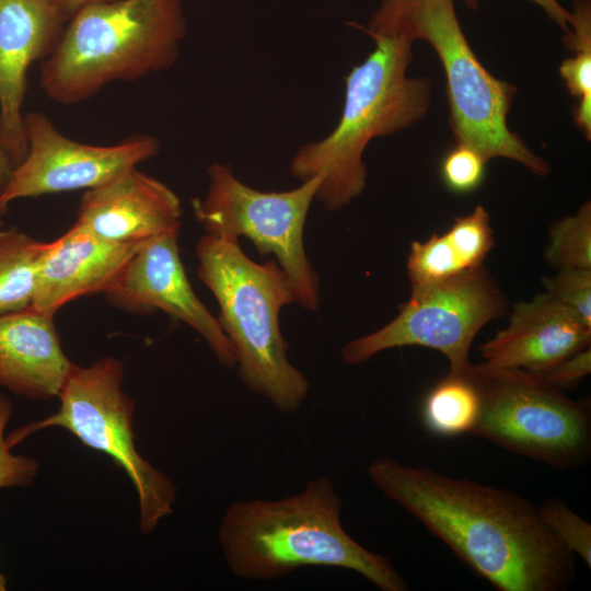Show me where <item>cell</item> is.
<instances>
[{
  "instance_id": "d4e9b609",
  "label": "cell",
  "mask_w": 591,
  "mask_h": 591,
  "mask_svg": "<svg viewBox=\"0 0 591 591\" xmlns=\"http://www.w3.org/2000/svg\"><path fill=\"white\" fill-rule=\"evenodd\" d=\"M486 163L487 161L473 148L455 143L441 161L440 176L449 190L468 194L482 185Z\"/></svg>"
},
{
  "instance_id": "f1b7e54d",
  "label": "cell",
  "mask_w": 591,
  "mask_h": 591,
  "mask_svg": "<svg viewBox=\"0 0 591 591\" xmlns=\"http://www.w3.org/2000/svg\"><path fill=\"white\" fill-rule=\"evenodd\" d=\"M15 164L0 141V195L5 188Z\"/></svg>"
},
{
  "instance_id": "30bf717a",
  "label": "cell",
  "mask_w": 591,
  "mask_h": 591,
  "mask_svg": "<svg viewBox=\"0 0 591 591\" xmlns=\"http://www.w3.org/2000/svg\"><path fill=\"white\" fill-rule=\"evenodd\" d=\"M501 289L483 266L459 276L412 288L398 314L380 329L348 341L341 357L358 364L397 347L422 346L440 351L451 373L470 364L471 345L480 328L506 313Z\"/></svg>"
},
{
  "instance_id": "8992f818",
  "label": "cell",
  "mask_w": 591,
  "mask_h": 591,
  "mask_svg": "<svg viewBox=\"0 0 591 591\" xmlns=\"http://www.w3.org/2000/svg\"><path fill=\"white\" fill-rule=\"evenodd\" d=\"M363 30L370 36L409 44L426 40L433 48L445 77L455 143L473 148L487 162L505 158L535 175L549 173L547 161L509 129L517 88L494 77L479 61L461 27L454 0H382Z\"/></svg>"
},
{
  "instance_id": "3957f363",
  "label": "cell",
  "mask_w": 591,
  "mask_h": 591,
  "mask_svg": "<svg viewBox=\"0 0 591 591\" xmlns=\"http://www.w3.org/2000/svg\"><path fill=\"white\" fill-rule=\"evenodd\" d=\"M371 37L374 49L345 77L338 124L323 139L302 144L289 163L300 182L321 178L315 200L329 211L345 208L364 190L368 144L418 123L431 105V81L407 74L413 44Z\"/></svg>"
},
{
  "instance_id": "484cf974",
  "label": "cell",
  "mask_w": 591,
  "mask_h": 591,
  "mask_svg": "<svg viewBox=\"0 0 591 591\" xmlns=\"http://www.w3.org/2000/svg\"><path fill=\"white\" fill-rule=\"evenodd\" d=\"M12 415V404L0 394V489L28 486L38 474L39 463L18 455L7 442L5 428Z\"/></svg>"
},
{
  "instance_id": "1f68e13d",
  "label": "cell",
  "mask_w": 591,
  "mask_h": 591,
  "mask_svg": "<svg viewBox=\"0 0 591 591\" xmlns=\"http://www.w3.org/2000/svg\"><path fill=\"white\" fill-rule=\"evenodd\" d=\"M5 213H7V209L0 207V228H2L4 223Z\"/></svg>"
},
{
  "instance_id": "7402d4cb",
  "label": "cell",
  "mask_w": 591,
  "mask_h": 591,
  "mask_svg": "<svg viewBox=\"0 0 591 591\" xmlns=\"http://www.w3.org/2000/svg\"><path fill=\"white\" fill-rule=\"evenodd\" d=\"M546 260L560 269H591V204L584 202L571 216L555 221L548 230Z\"/></svg>"
},
{
  "instance_id": "7a4b0ae2",
  "label": "cell",
  "mask_w": 591,
  "mask_h": 591,
  "mask_svg": "<svg viewBox=\"0 0 591 591\" xmlns=\"http://www.w3.org/2000/svg\"><path fill=\"white\" fill-rule=\"evenodd\" d=\"M341 508L334 483L322 475L283 498L233 501L218 528L228 568L253 581L279 579L303 567L343 568L381 591H406V580L387 557L345 531Z\"/></svg>"
},
{
  "instance_id": "4316f807",
  "label": "cell",
  "mask_w": 591,
  "mask_h": 591,
  "mask_svg": "<svg viewBox=\"0 0 591 591\" xmlns=\"http://www.w3.org/2000/svg\"><path fill=\"white\" fill-rule=\"evenodd\" d=\"M590 372L591 349L589 346L564 359L547 372L537 375L557 389L564 390L577 385Z\"/></svg>"
},
{
  "instance_id": "5bb4252c",
  "label": "cell",
  "mask_w": 591,
  "mask_h": 591,
  "mask_svg": "<svg viewBox=\"0 0 591 591\" xmlns=\"http://www.w3.org/2000/svg\"><path fill=\"white\" fill-rule=\"evenodd\" d=\"M182 212L172 188L134 167L86 189L76 223L114 243L142 244L179 227Z\"/></svg>"
},
{
  "instance_id": "603a6c76",
  "label": "cell",
  "mask_w": 591,
  "mask_h": 591,
  "mask_svg": "<svg viewBox=\"0 0 591 591\" xmlns=\"http://www.w3.org/2000/svg\"><path fill=\"white\" fill-rule=\"evenodd\" d=\"M537 510L557 540L590 568L591 524L557 498L545 500Z\"/></svg>"
},
{
  "instance_id": "8fae6325",
  "label": "cell",
  "mask_w": 591,
  "mask_h": 591,
  "mask_svg": "<svg viewBox=\"0 0 591 591\" xmlns=\"http://www.w3.org/2000/svg\"><path fill=\"white\" fill-rule=\"evenodd\" d=\"M27 152L0 195V207L20 198L91 189L137 167L160 150L157 138L132 136L114 146L78 142L61 134L44 113L24 115Z\"/></svg>"
},
{
  "instance_id": "e0dca14e",
  "label": "cell",
  "mask_w": 591,
  "mask_h": 591,
  "mask_svg": "<svg viewBox=\"0 0 591 591\" xmlns=\"http://www.w3.org/2000/svg\"><path fill=\"white\" fill-rule=\"evenodd\" d=\"M72 367L54 315L33 308L0 315V386L34 399L57 397Z\"/></svg>"
},
{
  "instance_id": "83f0119b",
  "label": "cell",
  "mask_w": 591,
  "mask_h": 591,
  "mask_svg": "<svg viewBox=\"0 0 591 591\" xmlns=\"http://www.w3.org/2000/svg\"><path fill=\"white\" fill-rule=\"evenodd\" d=\"M467 8L475 10L478 8L479 0H462ZM537 4L547 16L556 23L565 33H570V11H568L558 0H530Z\"/></svg>"
},
{
  "instance_id": "5b68a950",
  "label": "cell",
  "mask_w": 591,
  "mask_h": 591,
  "mask_svg": "<svg viewBox=\"0 0 591 591\" xmlns=\"http://www.w3.org/2000/svg\"><path fill=\"white\" fill-rule=\"evenodd\" d=\"M196 256L197 274L216 298L219 323L235 349L241 382L278 412L298 410L310 383L290 362L279 325L280 310L294 303L286 273L275 259L252 260L239 239L204 234Z\"/></svg>"
},
{
  "instance_id": "6da1fadb",
  "label": "cell",
  "mask_w": 591,
  "mask_h": 591,
  "mask_svg": "<svg viewBox=\"0 0 591 591\" xmlns=\"http://www.w3.org/2000/svg\"><path fill=\"white\" fill-rule=\"evenodd\" d=\"M367 472L382 494L497 590L564 591L575 580L576 556L528 499L392 457L374 460Z\"/></svg>"
},
{
  "instance_id": "9c48e42d",
  "label": "cell",
  "mask_w": 591,
  "mask_h": 591,
  "mask_svg": "<svg viewBox=\"0 0 591 591\" xmlns=\"http://www.w3.org/2000/svg\"><path fill=\"white\" fill-rule=\"evenodd\" d=\"M208 186L192 201L205 234L252 241L260 255L273 254L290 282L294 303L315 312L321 279L306 256L303 231L321 178L292 189L263 192L240 181L233 170L215 162L207 167Z\"/></svg>"
},
{
  "instance_id": "44dd1931",
  "label": "cell",
  "mask_w": 591,
  "mask_h": 591,
  "mask_svg": "<svg viewBox=\"0 0 591 591\" xmlns=\"http://www.w3.org/2000/svg\"><path fill=\"white\" fill-rule=\"evenodd\" d=\"M478 408V394L465 373L449 372L427 393L421 416L430 432L454 437L471 433Z\"/></svg>"
},
{
  "instance_id": "4dcf8cb0",
  "label": "cell",
  "mask_w": 591,
  "mask_h": 591,
  "mask_svg": "<svg viewBox=\"0 0 591 591\" xmlns=\"http://www.w3.org/2000/svg\"><path fill=\"white\" fill-rule=\"evenodd\" d=\"M7 589V579L0 572V591H4Z\"/></svg>"
},
{
  "instance_id": "52a82bcc",
  "label": "cell",
  "mask_w": 591,
  "mask_h": 591,
  "mask_svg": "<svg viewBox=\"0 0 591 591\" xmlns=\"http://www.w3.org/2000/svg\"><path fill=\"white\" fill-rule=\"evenodd\" d=\"M124 366L112 356L88 367L73 364L58 398V410L7 436L13 448L30 434L59 427L82 444L112 457L132 483L138 497L139 526L150 534L173 513L177 488L138 452L134 432L135 404L123 390Z\"/></svg>"
},
{
  "instance_id": "2e32d148",
  "label": "cell",
  "mask_w": 591,
  "mask_h": 591,
  "mask_svg": "<svg viewBox=\"0 0 591 591\" xmlns=\"http://www.w3.org/2000/svg\"><path fill=\"white\" fill-rule=\"evenodd\" d=\"M590 341L591 327L545 291L515 303L508 326L479 350L489 367L543 374Z\"/></svg>"
},
{
  "instance_id": "d6986e66",
  "label": "cell",
  "mask_w": 591,
  "mask_h": 591,
  "mask_svg": "<svg viewBox=\"0 0 591 591\" xmlns=\"http://www.w3.org/2000/svg\"><path fill=\"white\" fill-rule=\"evenodd\" d=\"M46 242L0 228V315L32 308L37 259Z\"/></svg>"
},
{
  "instance_id": "cb8c5ba5",
  "label": "cell",
  "mask_w": 591,
  "mask_h": 591,
  "mask_svg": "<svg viewBox=\"0 0 591 591\" xmlns=\"http://www.w3.org/2000/svg\"><path fill=\"white\" fill-rule=\"evenodd\" d=\"M547 293L591 327V269H560L542 279Z\"/></svg>"
},
{
  "instance_id": "f546056e",
  "label": "cell",
  "mask_w": 591,
  "mask_h": 591,
  "mask_svg": "<svg viewBox=\"0 0 591 591\" xmlns=\"http://www.w3.org/2000/svg\"><path fill=\"white\" fill-rule=\"evenodd\" d=\"M61 8L70 18L83 5L104 0H49Z\"/></svg>"
},
{
  "instance_id": "ba28073f",
  "label": "cell",
  "mask_w": 591,
  "mask_h": 591,
  "mask_svg": "<svg viewBox=\"0 0 591 591\" xmlns=\"http://www.w3.org/2000/svg\"><path fill=\"white\" fill-rule=\"evenodd\" d=\"M463 372L479 399L472 434L556 468L589 462V405L572 401L542 376L522 369L470 363Z\"/></svg>"
},
{
  "instance_id": "ffe728a7",
  "label": "cell",
  "mask_w": 591,
  "mask_h": 591,
  "mask_svg": "<svg viewBox=\"0 0 591 591\" xmlns=\"http://www.w3.org/2000/svg\"><path fill=\"white\" fill-rule=\"evenodd\" d=\"M570 33L564 43L573 53L564 59L559 74L576 99L572 117L586 138H591V1L575 0L570 11Z\"/></svg>"
},
{
  "instance_id": "277c9868",
  "label": "cell",
  "mask_w": 591,
  "mask_h": 591,
  "mask_svg": "<svg viewBox=\"0 0 591 591\" xmlns=\"http://www.w3.org/2000/svg\"><path fill=\"white\" fill-rule=\"evenodd\" d=\"M186 34L182 0H104L80 8L53 53L39 84L60 104H77L115 81L171 68Z\"/></svg>"
},
{
  "instance_id": "ac0fdd59",
  "label": "cell",
  "mask_w": 591,
  "mask_h": 591,
  "mask_svg": "<svg viewBox=\"0 0 591 591\" xmlns=\"http://www.w3.org/2000/svg\"><path fill=\"white\" fill-rule=\"evenodd\" d=\"M494 243L489 215L477 205L468 215L455 218L443 234L434 233L425 242H412L406 265L412 288L483 266Z\"/></svg>"
},
{
  "instance_id": "9a60e30c",
  "label": "cell",
  "mask_w": 591,
  "mask_h": 591,
  "mask_svg": "<svg viewBox=\"0 0 591 591\" xmlns=\"http://www.w3.org/2000/svg\"><path fill=\"white\" fill-rule=\"evenodd\" d=\"M140 245L104 240L74 222L45 243L35 267L32 308L55 315L72 300L105 293Z\"/></svg>"
},
{
  "instance_id": "7c38bea8",
  "label": "cell",
  "mask_w": 591,
  "mask_h": 591,
  "mask_svg": "<svg viewBox=\"0 0 591 591\" xmlns=\"http://www.w3.org/2000/svg\"><path fill=\"white\" fill-rule=\"evenodd\" d=\"M179 231L181 225L141 244L105 296L111 304L124 310H161L182 321L202 337L223 366L235 369L232 343L186 276L179 256Z\"/></svg>"
},
{
  "instance_id": "4fadbf2b",
  "label": "cell",
  "mask_w": 591,
  "mask_h": 591,
  "mask_svg": "<svg viewBox=\"0 0 591 591\" xmlns=\"http://www.w3.org/2000/svg\"><path fill=\"white\" fill-rule=\"evenodd\" d=\"M69 19L49 0H0V141L15 165L27 152V71L53 53Z\"/></svg>"
}]
</instances>
